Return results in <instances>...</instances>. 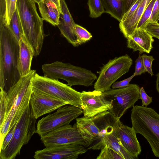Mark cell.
I'll use <instances>...</instances> for the list:
<instances>
[{"instance_id": "1", "label": "cell", "mask_w": 159, "mask_h": 159, "mask_svg": "<svg viewBox=\"0 0 159 159\" xmlns=\"http://www.w3.org/2000/svg\"><path fill=\"white\" fill-rule=\"evenodd\" d=\"M19 42L6 23L0 24V88L7 93L21 76L18 69Z\"/></svg>"}, {"instance_id": "2", "label": "cell", "mask_w": 159, "mask_h": 159, "mask_svg": "<svg viewBox=\"0 0 159 159\" xmlns=\"http://www.w3.org/2000/svg\"><path fill=\"white\" fill-rule=\"evenodd\" d=\"M36 70H31L22 76L7 92V109L4 122L0 129V146L9 129L20 119L27 107L32 92V84Z\"/></svg>"}, {"instance_id": "3", "label": "cell", "mask_w": 159, "mask_h": 159, "mask_svg": "<svg viewBox=\"0 0 159 159\" xmlns=\"http://www.w3.org/2000/svg\"><path fill=\"white\" fill-rule=\"evenodd\" d=\"M16 8L25 38L36 57L41 52L44 38L43 20L39 16L35 3L32 0H17Z\"/></svg>"}, {"instance_id": "4", "label": "cell", "mask_w": 159, "mask_h": 159, "mask_svg": "<svg viewBox=\"0 0 159 159\" xmlns=\"http://www.w3.org/2000/svg\"><path fill=\"white\" fill-rule=\"evenodd\" d=\"M130 117L132 127L147 140L155 157L159 158V114L152 108L135 105Z\"/></svg>"}, {"instance_id": "5", "label": "cell", "mask_w": 159, "mask_h": 159, "mask_svg": "<svg viewBox=\"0 0 159 159\" xmlns=\"http://www.w3.org/2000/svg\"><path fill=\"white\" fill-rule=\"evenodd\" d=\"M42 69L44 76L64 80L71 87L75 85L91 86L97 79L96 75L90 70L61 61L44 64Z\"/></svg>"}, {"instance_id": "6", "label": "cell", "mask_w": 159, "mask_h": 159, "mask_svg": "<svg viewBox=\"0 0 159 159\" xmlns=\"http://www.w3.org/2000/svg\"><path fill=\"white\" fill-rule=\"evenodd\" d=\"M36 119L30 105L17 123L12 138L7 147L0 151V159H14L20 154L22 147L27 144L35 133Z\"/></svg>"}, {"instance_id": "7", "label": "cell", "mask_w": 159, "mask_h": 159, "mask_svg": "<svg viewBox=\"0 0 159 159\" xmlns=\"http://www.w3.org/2000/svg\"><path fill=\"white\" fill-rule=\"evenodd\" d=\"M32 89L33 90L49 95L81 109V92L58 79L41 76L36 73L33 80Z\"/></svg>"}, {"instance_id": "8", "label": "cell", "mask_w": 159, "mask_h": 159, "mask_svg": "<svg viewBox=\"0 0 159 159\" xmlns=\"http://www.w3.org/2000/svg\"><path fill=\"white\" fill-rule=\"evenodd\" d=\"M132 63L128 54L110 60L97 72L99 75L94 84V89L102 93L110 89L116 80L129 71Z\"/></svg>"}, {"instance_id": "9", "label": "cell", "mask_w": 159, "mask_h": 159, "mask_svg": "<svg viewBox=\"0 0 159 159\" xmlns=\"http://www.w3.org/2000/svg\"><path fill=\"white\" fill-rule=\"evenodd\" d=\"M139 88L136 84H130L122 88L112 89L102 93L103 98L111 103L109 110L117 120L122 116L129 108L133 107L139 99Z\"/></svg>"}, {"instance_id": "10", "label": "cell", "mask_w": 159, "mask_h": 159, "mask_svg": "<svg viewBox=\"0 0 159 159\" xmlns=\"http://www.w3.org/2000/svg\"><path fill=\"white\" fill-rule=\"evenodd\" d=\"M83 113L81 109L73 106H63L53 113L39 120L35 133L40 137L61 126L69 125L74 119Z\"/></svg>"}, {"instance_id": "11", "label": "cell", "mask_w": 159, "mask_h": 159, "mask_svg": "<svg viewBox=\"0 0 159 159\" xmlns=\"http://www.w3.org/2000/svg\"><path fill=\"white\" fill-rule=\"evenodd\" d=\"M40 139L45 147L66 145H81L85 147L87 143L76 127L70 124L64 125L41 136Z\"/></svg>"}, {"instance_id": "12", "label": "cell", "mask_w": 159, "mask_h": 159, "mask_svg": "<svg viewBox=\"0 0 159 159\" xmlns=\"http://www.w3.org/2000/svg\"><path fill=\"white\" fill-rule=\"evenodd\" d=\"M87 151L86 147L81 145L53 146L36 151L34 157L36 159H76Z\"/></svg>"}, {"instance_id": "13", "label": "cell", "mask_w": 159, "mask_h": 159, "mask_svg": "<svg viewBox=\"0 0 159 159\" xmlns=\"http://www.w3.org/2000/svg\"><path fill=\"white\" fill-rule=\"evenodd\" d=\"M67 104L63 101L33 90L30 99L31 111L36 119Z\"/></svg>"}, {"instance_id": "14", "label": "cell", "mask_w": 159, "mask_h": 159, "mask_svg": "<svg viewBox=\"0 0 159 159\" xmlns=\"http://www.w3.org/2000/svg\"><path fill=\"white\" fill-rule=\"evenodd\" d=\"M81 109L84 117H92L102 112L107 111L111 107V103L104 99L102 93L94 90L81 92Z\"/></svg>"}, {"instance_id": "15", "label": "cell", "mask_w": 159, "mask_h": 159, "mask_svg": "<svg viewBox=\"0 0 159 159\" xmlns=\"http://www.w3.org/2000/svg\"><path fill=\"white\" fill-rule=\"evenodd\" d=\"M92 118L99 129V133L96 141L89 149L101 150L105 136L114 131L121 121L109 111L99 113Z\"/></svg>"}, {"instance_id": "16", "label": "cell", "mask_w": 159, "mask_h": 159, "mask_svg": "<svg viewBox=\"0 0 159 159\" xmlns=\"http://www.w3.org/2000/svg\"><path fill=\"white\" fill-rule=\"evenodd\" d=\"M115 133L125 149L135 159L137 158L142 149L137 137V133L133 128L120 122L115 129Z\"/></svg>"}, {"instance_id": "17", "label": "cell", "mask_w": 159, "mask_h": 159, "mask_svg": "<svg viewBox=\"0 0 159 159\" xmlns=\"http://www.w3.org/2000/svg\"><path fill=\"white\" fill-rule=\"evenodd\" d=\"M61 10L58 24L57 25L61 34L73 46L78 45L75 31V23L70 13L65 0H60Z\"/></svg>"}, {"instance_id": "18", "label": "cell", "mask_w": 159, "mask_h": 159, "mask_svg": "<svg viewBox=\"0 0 159 159\" xmlns=\"http://www.w3.org/2000/svg\"><path fill=\"white\" fill-rule=\"evenodd\" d=\"M127 39V47L140 54L149 53L152 48L153 37L144 29H136Z\"/></svg>"}, {"instance_id": "19", "label": "cell", "mask_w": 159, "mask_h": 159, "mask_svg": "<svg viewBox=\"0 0 159 159\" xmlns=\"http://www.w3.org/2000/svg\"><path fill=\"white\" fill-rule=\"evenodd\" d=\"M77 129L87 143L85 147L89 149L94 143L99 136V130L92 117L76 119Z\"/></svg>"}, {"instance_id": "20", "label": "cell", "mask_w": 159, "mask_h": 159, "mask_svg": "<svg viewBox=\"0 0 159 159\" xmlns=\"http://www.w3.org/2000/svg\"><path fill=\"white\" fill-rule=\"evenodd\" d=\"M152 0H142L133 15L127 19L120 22L119 28L124 37L127 39L137 29L139 20Z\"/></svg>"}, {"instance_id": "21", "label": "cell", "mask_w": 159, "mask_h": 159, "mask_svg": "<svg viewBox=\"0 0 159 159\" xmlns=\"http://www.w3.org/2000/svg\"><path fill=\"white\" fill-rule=\"evenodd\" d=\"M20 46L18 69L21 77L25 76L31 71L32 60L34 56L33 50L25 37L19 41Z\"/></svg>"}, {"instance_id": "22", "label": "cell", "mask_w": 159, "mask_h": 159, "mask_svg": "<svg viewBox=\"0 0 159 159\" xmlns=\"http://www.w3.org/2000/svg\"><path fill=\"white\" fill-rule=\"evenodd\" d=\"M38 5L41 16L43 20L53 26H57L61 13L56 5L48 0H41Z\"/></svg>"}, {"instance_id": "23", "label": "cell", "mask_w": 159, "mask_h": 159, "mask_svg": "<svg viewBox=\"0 0 159 159\" xmlns=\"http://www.w3.org/2000/svg\"><path fill=\"white\" fill-rule=\"evenodd\" d=\"M105 146L108 147L117 152L123 159H135L122 146L116 134L115 130L111 133L106 135L103 138L102 148Z\"/></svg>"}, {"instance_id": "24", "label": "cell", "mask_w": 159, "mask_h": 159, "mask_svg": "<svg viewBox=\"0 0 159 159\" xmlns=\"http://www.w3.org/2000/svg\"><path fill=\"white\" fill-rule=\"evenodd\" d=\"M105 12L120 22L124 14L123 0H102Z\"/></svg>"}, {"instance_id": "25", "label": "cell", "mask_w": 159, "mask_h": 159, "mask_svg": "<svg viewBox=\"0 0 159 159\" xmlns=\"http://www.w3.org/2000/svg\"><path fill=\"white\" fill-rule=\"evenodd\" d=\"M8 25L18 41L21 38L25 37L22 27L17 9L14 13L10 24Z\"/></svg>"}, {"instance_id": "26", "label": "cell", "mask_w": 159, "mask_h": 159, "mask_svg": "<svg viewBox=\"0 0 159 159\" xmlns=\"http://www.w3.org/2000/svg\"><path fill=\"white\" fill-rule=\"evenodd\" d=\"M88 5L91 18L98 17L105 13L102 0H88Z\"/></svg>"}, {"instance_id": "27", "label": "cell", "mask_w": 159, "mask_h": 159, "mask_svg": "<svg viewBox=\"0 0 159 159\" xmlns=\"http://www.w3.org/2000/svg\"><path fill=\"white\" fill-rule=\"evenodd\" d=\"M75 31L78 45L89 40L92 37L91 34L85 29L77 24L75 26Z\"/></svg>"}, {"instance_id": "28", "label": "cell", "mask_w": 159, "mask_h": 159, "mask_svg": "<svg viewBox=\"0 0 159 159\" xmlns=\"http://www.w3.org/2000/svg\"><path fill=\"white\" fill-rule=\"evenodd\" d=\"M156 0H152L148 5L138 23L137 29H143L149 20Z\"/></svg>"}, {"instance_id": "29", "label": "cell", "mask_w": 159, "mask_h": 159, "mask_svg": "<svg viewBox=\"0 0 159 159\" xmlns=\"http://www.w3.org/2000/svg\"><path fill=\"white\" fill-rule=\"evenodd\" d=\"M97 159H123L117 152L108 147L105 146L101 151Z\"/></svg>"}, {"instance_id": "30", "label": "cell", "mask_w": 159, "mask_h": 159, "mask_svg": "<svg viewBox=\"0 0 159 159\" xmlns=\"http://www.w3.org/2000/svg\"><path fill=\"white\" fill-rule=\"evenodd\" d=\"M7 94L6 92L2 89H0V129L2 126L6 117L7 109Z\"/></svg>"}, {"instance_id": "31", "label": "cell", "mask_w": 159, "mask_h": 159, "mask_svg": "<svg viewBox=\"0 0 159 159\" xmlns=\"http://www.w3.org/2000/svg\"><path fill=\"white\" fill-rule=\"evenodd\" d=\"M6 6V20L8 25L10 24L13 15L16 10L17 0H5Z\"/></svg>"}, {"instance_id": "32", "label": "cell", "mask_w": 159, "mask_h": 159, "mask_svg": "<svg viewBox=\"0 0 159 159\" xmlns=\"http://www.w3.org/2000/svg\"><path fill=\"white\" fill-rule=\"evenodd\" d=\"M153 37L159 39V23L158 22H148L143 29Z\"/></svg>"}, {"instance_id": "33", "label": "cell", "mask_w": 159, "mask_h": 159, "mask_svg": "<svg viewBox=\"0 0 159 159\" xmlns=\"http://www.w3.org/2000/svg\"><path fill=\"white\" fill-rule=\"evenodd\" d=\"M143 63L146 70L152 76L154 75L152 70V64L155 59L152 56H147L144 54L141 56Z\"/></svg>"}, {"instance_id": "34", "label": "cell", "mask_w": 159, "mask_h": 159, "mask_svg": "<svg viewBox=\"0 0 159 159\" xmlns=\"http://www.w3.org/2000/svg\"><path fill=\"white\" fill-rule=\"evenodd\" d=\"M17 122L11 127L5 136L2 144L0 146V151L4 149L7 147L11 141L13 137Z\"/></svg>"}, {"instance_id": "35", "label": "cell", "mask_w": 159, "mask_h": 159, "mask_svg": "<svg viewBox=\"0 0 159 159\" xmlns=\"http://www.w3.org/2000/svg\"><path fill=\"white\" fill-rule=\"evenodd\" d=\"M135 70L134 73L135 76L141 75L147 72L143 65L141 55H139L138 58L135 61Z\"/></svg>"}, {"instance_id": "36", "label": "cell", "mask_w": 159, "mask_h": 159, "mask_svg": "<svg viewBox=\"0 0 159 159\" xmlns=\"http://www.w3.org/2000/svg\"><path fill=\"white\" fill-rule=\"evenodd\" d=\"M159 20V0H156L153 7L151 16L147 23L150 22H158Z\"/></svg>"}, {"instance_id": "37", "label": "cell", "mask_w": 159, "mask_h": 159, "mask_svg": "<svg viewBox=\"0 0 159 159\" xmlns=\"http://www.w3.org/2000/svg\"><path fill=\"white\" fill-rule=\"evenodd\" d=\"M139 99L142 100V106L147 107L152 102V98L147 95L143 87L139 88Z\"/></svg>"}, {"instance_id": "38", "label": "cell", "mask_w": 159, "mask_h": 159, "mask_svg": "<svg viewBox=\"0 0 159 159\" xmlns=\"http://www.w3.org/2000/svg\"><path fill=\"white\" fill-rule=\"evenodd\" d=\"M135 76L133 74L129 77L123 80L114 82L111 86L112 88V89H121L128 86L130 84V81Z\"/></svg>"}, {"instance_id": "39", "label": "cell", "mask_w": 159, "mask_h": 159, "mask_svg": "<svg viewBox=\"0 0 159 159\" xmlns=\"http://www.w3.org/2000/svg\"><path fill=\"white\" fill-rule=\"evenodd\" d=\"M142 0H138L124 15L122 20L123 21L129 18L134 13Z\"/></svg>"}, {"instance_id": "40", "label": "cell", "mask_w": 159, "mask_h": 159, "mask_svg": "<svg viewBox=\"0 0 159 159\" xmlns=\"http://www.w3.org/2000/svg\"><path fill=\"white\" fill-rule=\"evenodd\" d=\"M138 0H123L124 14Z\"/></svg>"}, {"instance_id": "41", "label": "cell", "mask_w": 159, "mask_h": 159, "mask_svg": "<svg viewBox=\"0 0 159 159\" xmlns=\"http://www.w3.org/2000/svg\"><path fill=\"white\" fill-rule=\"evenodd\" d=\"M54 3L61 14L62 13L61 10L60 0H48Z\"/></svg>"}, {"instance_id": "42", "label": "cell", "mask_w": 159, "mask_h": 159, "mask_svg": "<svg viewBox=\"0 0 159 159\" xmlns=\"http://www.w3.org/2000/svg\"><path fill=\"white\" fill-rule=\"evenodd\" d=\"M156 88L159 94V72L156 75Z\"/></svg>"}, {"instance_id": "43", "label": "cell", "mask_w": 159, "mask_h": 159, "mask_svg": "<svg viewBox=\"0 0 159 159\" xmlns=\"http://www.w3.org/2000/svg\"><path fill=\"white\" fill-rule=\"evenodd\" d=\"M34 1L35 3L38 4L40 1L41 0H32Z\"/></svg>"}]
</instances>
